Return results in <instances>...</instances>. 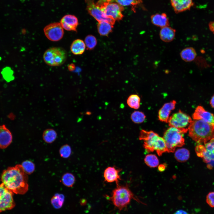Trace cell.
Wrapping results in <instances>:
<instances>
[{"label":"cell","mask_w":214,"mask_h":214,"mask_svg":"<svg viewBox=\"0 0 214 214\" xmlns=\"http://www.w3.org/2000/svg\"><path fill=\"white\" fill-rule=\"evenodd\" d=\"M60 156L63 158H69L71 155L72 152L70 147L67 144L62 146L60 148L59 151Z\"/></svg>","instance_id":"34"},{"label":"cell","mask_w":214,"mask_h":214,"mask_svg":"<svg viewBox=\"0 0 214 214\" xmlns=\"http://www.w3.org/2000/svg\"><path fill=\"white\" fill-rule=\"evenodd\" d=\"M1 181L6 188L15 194H24L28 191V177L21 164L3 171Z\"/></svg>","instance_id":"1"},{"label":"cell","mask_w":214,"mask_h":214,"mask_svg":"<svg viewBox=\"0 0 214 214\" xmlns=\"http://www.w3.org/2000/svg\"><path fill=\"white\" fill-rule=\"evenodd\" d=\"M87 10L89 13L98 22H108L113 25L115 21L107 16L104 12L95 4L93 0H86Z\"/></svg>","instance_id":"12"},{"label":"cell","mask_w":214,"mask_h":214,"mask_svg":"<svg viewBox=\"0 0 214 214\" xmlns=\"http://www.w3.org/2000/svg\"><path fill=\"white\" fill-rule=\"evenodd\" d=\"M146 116L142 112L136 111L133 112L131 115V119L135 123H140L145 119Z\"/></svg>","instance_id":"31"},{"label":"cell","mask_w":214,"mask_h":214,"mask_svg":"<svg viewBox=\"0 0 214 214\" xmlns=\"http://www.w3.org/2000/svg\"><path fill=\"white\" fill-rule=\"evenodd\" d=\"M67 55L66 51L62 48L54 47L48 48L45 52L43 58L45 62L48 65L59 66L65 62Z\"/></svg>","instance_id":"7"},{"label":"cell","mask_w":214,"mask_h":214,"mask_svg":"<svg viewBox=\"0 0 214 214\" xmlns=\"http://www.w3.org/2000/svg\"><path fill=\"white\" fill-rule=\"evenodd\" d=\"M188 135L198 143H205L214 138V125L201 120L192 121L188 127Z\"/></svg>","instance_id":"2"},{"label":"cell","mask_w":214,"mask_h":214,"mask_svg":"<svg viewBox=\"0 0 214 214\" xmlns=\"http://www.w3.org/2000/svg\"><path fill=\"white\" fill-rule=\"evenodd\" d=\"M113 25L106 21L98 22L97 25L98 32L100 35L107 36L112 32Z\"/></svg>","instance_id":"23"},{"label":"cell","mask_w":214,"mask_h":214,"mask_svg":"<svg viewBox=\"0 0 214 214\" xmlns=\"http://www.w3.org/2000/svg\"><path fill=\"white\" fill-rule=\"evenodd\" d=\"M176 103V101L173 100L163 106L158 113V119L160 121L168 123L169 115L171 111L175 108Z\"/></svg>","instance_id":"16"},{"label":"cell","mask_w":214,"mask_h":214,"mask_svg":"<svg viewBox=\"0 0 214 214\" xmlns=\"http://www.w3.org/2000/svg\"><path fill=\"white\" fill-rule=\"evenodd\" d=\"M64 199V195L62 194L56 193L52 198L51 203L56 209H59L62 206Z\"/></svg>","instance_id":"28"},{"label":"cell","mask_w":214,"mask_h":214,"mask_svg":"<svg viewBox=\"0 0 214 214\" xmlns=\"http://www.w3.org/2000/svg\"><path fill=\"white\" fill-rule=\"evenodd\" d=\"M170 2L176 13L189 10L193 5V0H170Z\"/></svg>","instance_id":"17"},{"label":"cell","mask_w":214,"mask_h":214,"mask_svg":"<svg viewBox=\"0 0 214 214\" xmlns=\"http://www.w3.org/2000/svg\"><path fill=\"white\" fill-rule=\"evenodd\" d=\"M60 23L54 22L46 26L44 28V34L47 38L52 41H57L63 37L64 32Z\"/></svg>","instance_id":"11"},{"label":"cell","mask_w":214,"mask_h":214,"mask_svg":"<svg viewBox=\"0 0 214 214\" xmlns=\"http://www.w3.org/2000/svg\"><path fill=\"white\" fill-rule=\"evenodd\" d=\"M95 4L107 16L115 21L120 20L123 17L124 7L115 0H99Z\"/></svg>","instance_id":"6"},{"label":"cell","mask_w":214,"mask_h":214,"mask_svg":"<svg viewBox=\"0 0 214 214\" xmlns=\"http://www.w3.org/2000/svg\"><path fill=\"white\" fill-rule=\"evenodd\" d=\"M86 48L84 42L81 40L77 39L72 42L70 49L74 54L78 55L82 54L84 52Z\"/></svg>","instance_id":"22"},{"label":"cell","mask_w":214,"mask_h":214,"mask_svg":"<svg viewBox=\"0 0 214 214\" xmlns=\"http://www.w3.org/2000/svg\"><path fill=\"white\" fill-rule=\"evenodd\" d=\"M24 172L27 174H32L35 169L34 163L30 160H26L23 161L21 165Z\"/></svg>","instance_id":"30"},{"label":"cell","mask_w":214,"mask_h":214,"mask_svg":"<svg viewBox=\"0 0 214 214\" xmlns=\"http://www.w3.org/2000/svg\"><path fill=\"white\" fill-rule=\"evenodd\" d=\"M211 106L214 108V95L212 96L210 102Z\"/></svg>","instance_id":"39"},{"label":"cell","mask_w":214,"mask_h":214,"mask_svg":"<svg viewBox=\"0 0 214 214\" xmlns=\"http://www.w3.org/2000/svg\"><path fill=\"white\" fill-rule=\"evenodd\" d=\"M190 155V152L188 150L182 148L178 149L175 151L174 156L178 161L184 162L188 159Z\"/></svg>","instance_id":"25"},{"label":"cell","mask_w":214,"mask_h":214,"mask_svg":"<svg viewBox=\"0 0 214 214\" xmlns=\"http://www.w3.org/2000/svg\"><path fill=\"white\" fill-rule=\"evenodd\" d=\"M42 136L43 139L45 142L51 144L56 140L57 137V133L54 129L49 128L44 131Z\"/></svg>","instance_id":"24"},{"label":"cell","mask_w":214,"mask_h":214,"mask_svg":"<svg viewBox=\"0 0 214 214\" xmlns=\"http://www.w3.org/2000/svg\"><path fill=\"white\" fill-rule=\"evenodd\" d=\"M158 169L159 171H163L165 169V166L164 164H161L159 166Z\"/></svg>","instance_id":"40"},{"label":"cell","mask_w":214,"mask_h":214,"mask_svg":"<svg viewBox=\"0 0 214 214\" xmlns=\"http://www.w3.org/2000/svg\"><path fill=\"white\" fill-rule=\"evenodd\" d=\"M13 193L2 183L0 185V213L12 209L15 207Z\"/></svg>","instance_id":"9"},{"label":"cell","mask_w":214,"mask_h":214,"mask_svg":"<svg viewBox=\"0 0 214 214\" xmlns=\"http://www.w3.org/2000/svg\"><path fill=\"white\" fill-rule=\"evenodd\" d=\"M188 130V129L185 128L170 127L165 132L163 138L166 146L167 152H174L177 147H181L185 144L183 135Z\"/></svg>","instance_id":"5"},{"label":"cell","mask_w":214,"mask_h":214,"mask_svg":"<svg viewBox=\"0 0 214 214\" xmlns=\"http://www.w3.org/2000/svg\"><path fill=\"white\" fill-rule=\"evenodd\" d=\"M150 18L152 24L161 28L169 26V19L165 13L152 15L151 16Z\"/></svg>","instance_id":"19"},{"label":"cell","mask_w":214,"mask_h":214,"mask_svg":"<svg viewBox=\"0 0 214 214\" xmlns=\"http://www.w3.org/2000/svg\"><path fill=\"white\" fill-rule=\"evenodd\" d=\"M60 181L65 186L71 187L75 183V177L72 174L67 172L63 175Z\"/></svg>","instance_id":"26"},{"label":"cell","mask_w":214,"mask_h":214,"mask_svg":"<svg viewBox=\"0 0 214 214\" xmlns=\"http://www.w3.org/2000/svg\"><path fill=\"white\" fill-rule=\"evenodd\" d=\"M119 4L122 6H131L134 8L142 2L141 0H115Z\"/></svg>","instance_id":"33"},{"label":"cell","mask_w":214,"mask_h":214,"mask_svg":"<svg viewBox=\"0 0 214 214\" xmlns=\"http://www.w3.org/2000/svg\"><path fill=\"white\" fill-rule=\"evenodd\" d=\"M12 137L11 132L5 125H0V149L6 148L11 143Z\"/></svg>","instance_id":"18"},{"label":"cell","mask_w":214,"mask_h":214,"mask_svg":"<svg viewBox=\"0 0 214 214\" xmlns=\"http://www.w3.org/2000/svg\"><path fill=\"white\" fill-rule=\"evenodd\" d=\"M209 27L210 30L214 34V21L209 23Z\"/></svg>","instance_id":"36"},{"label":"cell","mask_w":214,"mask_h":214,"mask_svg":"<svg viewBox=\"0 0 214 214\" xmlns=\"http://www.w3.org/2000/svg\"><path fill=\"white\" fill-rule=\"evenodd\" d=\"M173 214H189L186 211L182 210H177Z\"/></svg>","instance_id":"37"},{"label":"cell","mask_w":214,"mask_h":214,"mask_svg":"<svg viewBox=\"0 0 214 214\" xmlns=\"http://www.w3.org/2000/svg\"><path fill=\"white\" fill-rule=\"evenodd\" d=\"M68 67L70 71H73L75 69V66L74 64H72L69 65Z\"/></svg>","instance_id":"38"},{"label":"cell","mask_w":214,"mask_h":214,"mask_svg":"<svg viewBox=\"0 0 214 214\" xmlns=\"http://www.w3.org/2000/svg\"><path fill=\"white\" fill-rule=\"evenodd\" d=\"M122 170L114 167L109 166L105 170L103 173L104 181L107 182H115L116 185H119V180H121L119 172Z\"/></svg>","instance_id":"14"},{"label":"cell","mask_w":214,"mask_h":214,"mask_svg":"<svg viewBox=\"0 0 214 214\" xmlns=\"http://www.w3.org/2000/svg\"><path fill=\"white\" fill-rule=\"evenodd\" d=\"M84 42L87 48L89 50H92L96 46L97 40L94 36L90 35L86 37Z\"/></svg>","instance_id":"32"},{"label":"cell","mask_w":214,"mask_h":214,"mask_svg":"<svg viewBox=\"0 0 214 214\" xmlns=\"http://www.w3.org/2000/svg\"><path fill=\"white\" fill-rule=\"evenodd\" d=\"M192 121L189 115L179 110L169 117L168 122L170 127L184 128L189 125Z\"/></svg>","instance_id":"10"},{"label":"cell","mask_w":214,"mask_h":214,"mask_svg":"<svg viewBox=\"0 0 214 214\" xmlns=\"http://www.w3.org/2000/svg\"><path fill=\"white\" fill-rule=\"evenodd\" d=\"M176 32L175 29L169 26L161 28L159 32L160 38L164 42H171L175 38Z\"/></svg>","instance_id":"20"},{"label":"cell","mask_w":214,"mask_h":214,"mask_svg":"<svg viewBox=\"0 0 214 214\" xmlns=\"http://www.w3.org/2000/svg\"><path fill=\"white\" fill-rule=\"evenodd\" d=\"M194 120H201L211 125H214V115L205 110L201 106H198L193 114Z\"/></svg>","instance_id":"13"},{"label":"cell","mask_w":214,"mask_h":214,"mask_svg":"<svg viewBox=\"0 0 214 214\" xmlns=\"http://www.w3.org/2000/svg\"><path fill=\"white\" fill-rule=\"evenodd\" d=\"M63 29L68 31H77L78 25L77 17L73 15L68 14L65 15L61 19L60 22Z\"/></svg>","instance_id":"15"},{"label":"cell","mask_w":214,"mask_h":214,"mask_svg":"<svg viewBox=\"0 0 214 214\" xmlns=\"http://www.w3.org/2000/svg\"><path fill=\"white\" fill-rule=\"evenodd\" d=\"M116 185V187L113 190L109 199L120 211L127 207L132 199H137L128 185Z\"/></svg>","instance_id":"4"},{"label":"cell","mask_w":214,"mask_h":214,"mask_svg":"<svg viewBox=\"0 0 214 214\" xmlns=\"http://www.w3.org/2000/svg\"><path fill=\"white\" fill-rule=\"evenodd\" d=\"M139 139L144 141V147L148 152H152L155 150L160 156L163 153L167 152L163 138L152 131L141 130L140 131Z\"/></svg>","instance_id":"3"},{"label":"cell","mask_w":214,"mask_h":214,"mask_svg":"<svg viewBox=\"0 0 214 214\" xmlns=\"http://www.w3.org/2000/svg\"><path fill=\"white\" fill-rule=\"evenodd\" d=\"M204 144L198 145L195 151L197 156L208 165L214 162V138Z\"/></svg>","instance_id":"8"},{"label":"cell","mask_w":214,"mask_h":214,"mask_svg":"<svg viewBox=\"0 0 214 214\" xmlns=\"http://www.w3.org/2000/svg\"><path fill=\"white\" fill-rule=\"evenodd\" d=\"M140 98L137 95L133 94L128 98L127 103L128 105L131 108L137 109L140 106Z\"/></svg>","instance_id":"27"},{"label":"cell","mask_w":214,"mask_h":214,"mask_svg":"<svg viewBox=\"0 0 214 214\" xmlns=\"http://www.w3.org/2000/svg\"><path fill=\"white\" fill-rule=\"evenodd\" d=\"M145 163L151 167H155L159 164V161L157 156L153 154L147 155L144 159Z\"/></svg>","instance_id":"29"},{"label":"cell","mask_w":214,"mask_h":214,"mask_svg":"<svg viewBox=\"0 0 214 214\" xmlns=\"http://www.w3.org/2000/svg\"><path fill=\"white\" fill-rule=\"evenodd\" d=\"M180 55L183 61L186 62H190L195 59L197 53L194 48L188 47L184 48L181 51Z\"/></svg>","instance_id":"21"},{"label":"cell","mask_w":214,"mask_h":214,"mask_svg":"<svg viewBox=\"0 0 214 214\" xmlns=\"http://www.w3.org/2000/svg\"><path fill=\"white\" fill-rule=\"evenodd\" d=\"M206 202L210 207L214 208V191L210 192L207 194Z\"/></svg>","instance_id":"35"}]
</instances>
